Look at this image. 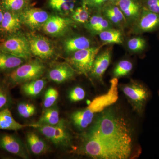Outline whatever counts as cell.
Returning a JSON list of instances; mask_svg holds the SVG:
<instances>
[{
  "label": "cell",
  "mask_w": 159,
  "mask_h": 159,
  "mask_svg": "<svg viewBox=\"0 0 159 159\" xmlns=\"http://www.w3.org/2000/svg\"><path fill=\"white\" fill-rule=\"evenodd\" d=\"M80 137L73 151L92 158L128 159L134 154L131 128L112 105L97 115Z\"/></svg>",
  "instance_id": "1"
},
{
  "label": "cell",
  "mask_w": 159,
  "mask_h": 159,
  "mask_svg": "<svg viewBox=\"0 0 159 159\" xmlns=\"http://www.w3.org/2000/svg\"><path fill=\"white\" fill-rule=\"evenodd\" d=\"M45 70V65L40 60H32L22 64L6 74L3 82L9 89L16 86L40 78Z\"/></svg>",
  "instance_id": "2"
},
{
  "label": "cell",
  "mask_w": 159,
  "mask_h": 159,
  "mask_svg": "<svg viewBox=\"0 0 159 159\" xmlns=\"http://www.w3.org/2000/svg\"><path fill=\"white\" fill-rule=\"evenodd\" d=\"M36 129L56 147L62 149L74 148L72 135L64 119H60L56 125H40Z\"/></svg>",
  "instance_id": "3"
},
{
  "label": "cell",
  "mask_w": 159,
  "mask_h": 159,
  "mask_svg": "<svg viewBox=\"0 0 159 159\" xmlns=\"http://www.w3.org/2000/svg\"><path fill=\"white\" fill-rule=\"evenodd\" d=\"M120 88L134 110L139 115H142L150 97L148 89L142 83L134 80L122 84Z\"/></svg>",
  "instance_id": "4"
},
{
  "label": "cell",
  "mask_w": 159,
  "mask_h": 159,
  "mask_svg": "<svg viewBox=\"0 0 159 159\" xmlns=\"http://www.w3.org/2000/svg\"><path fill=\"white\" fill-rule=\"evenodd\" d=\"M105 44L102 43L98 47H92L76 51L67 58L68 63L79 74L88 75L92 70L94 60Z\"/></svg>",
  "instance_id": "5"
},
{
  "label": "cell",
  "mask_w": 159,
  "mask_h": 159,
  "mask_svg": "<svg viewBox=\"0 0 159 159\" xmlns=\"http://www.w3.org/2000/svg\"><path fill=\"white\" fill-rule=\"evenodd\" d=\"M0 50L26 60L32 55L28 38L19 32L6 36L0 43Z\"/></svg>",
  "instance_id": "6"
},
{
  "label": "cell",
  "mask_w": 159,
  "mask_h": 159,
  "mask_svg": "<svg viewBox=\"0 0 159 159\" xmlns=\"http://www.w3.org/2000/svg\"><path fill=\"white\" fill-rule=\"evenodd\" d=\"M27 37L32 55L43 60L50 59L54 56L55 48L48 39L39 34H30Z\"/></svg>",
  "instance_id": "7"
},
{
  "label": "cell",
  "mask_w": 159,
  "mask_h": 159,
  "mask_svg": "<svg viewBox=\"0 0 159 159\" xmlns=\"http://www.w3.org/2000/svg\"><path fill=\"white\" fill-rule=\"evenodd\" d=\"M159 29V14L142 8L137 20L131 26V33L140 34L152 32Z\"/></svg>",
  "instance_id": "8"
},
{
  "label": "cell",
  "mask_w": 159,
  "mask_h": 159,
  "mask_svg": "<svg viewBox=\"0 0 159 159\" xmlns=\"http://www.w3.org/2000/svg\"><path fill=\"white\" fill-rule=\"evenodd\" d=\"M0 148L24 159L29 158L28 149L17 136L11 134H0Z\"/></svg>",
  "instance_id": "9"
},
{
  "label": "cell",
  "mask_w": 159,
  "mask_h": 159,
  "mask_svg": "<svg viewBox=\"0 0 159 159\" xmlns=\"http://www.w3.org/2000/svg\"><path fill=\"white\" fill-rule=\"evenodd\" d=\"M19 14L22 25L32 30L43 27L50 16L43 9L30 7L21 11Z\"/></svg>",
  "instance_id": "10"
},
{
  "label": "cell",
  "mask_w": 159,
  "mask_h": 159,
  "mask_svg": "<svg viewBox=\"0 0 159 159\" xmlns=\"http://www.w3.org/2000/svg\"><path fill=\"white\" fill-rule=\"evenodd\" d=\"M74 21L57 15H50L43 26L45 33L53 36L63 35L70 29Z\"/></svg>",
  "instance_id": "11"
},
{
  "label": "cell",
  "mask_w": 159,
  "mask_h": 159,
  "mask_svg": "<svg viewBox=\"0 0 159 159\" xmlns=\"http://www.w3.org/2000/svg\"><path fill=\"white\" fill-rule=\"evenodd\" d=\"M112 50V47H109L104 51L99 52L94 60L89 74L91 77L99 82H102L104 73L110 65Z\"/></svg>",
  "instance_id": "12"
},
{
  "label": "cell",
  "mask_w": 159,
  "mask_h": 159,
  "mask_svg": "<svg viewBox=\"0 0 159 159\" xmlns=\"http://www.w3.org/2000/svg\"><path fill=\"white\" fill-rule=\"evenodd\" d=\"M113 4L118 6L122 11L128 27H131L137 20L143 8L140 0H119Z\"/></svg>",
  "instance_id": "13"
},
{
  "label": "cell",
  "mask_w": 159,
  "mask_h": 159,
  "mask_svg": "<svg viewBox=\"0 0 159 159\" xmlns=\"http://www.w3.org/2000/svg\"><path fill=\"white\" fill-rule=\"evenodd\" d=\"M77 73L68 62L60 63L49 70L48 77L51 81L61 84L73 79Z\"/></svg>",
  "instance_id": "14"
},
{
  "label": "cell",
  "mask_w": 159,
  "mask_h": 159,
  "mask_svg": "<svg viewBox=\"0 0 159 159\" xmlns=\"http://www.w3.org/2000/svg\"><path fill=\"white\" fill-rule=\"evenodd\" d=\"M4 11L2 20L0 24V33L6 37L19 32L23 25L19 13Z\"/></svg>",
  "instance_id": "15"
},
{
  "label": "cell",
  "mask_w": 159,
  "mask_h": 159,
  "mask_svg": "<svg viewBox=\"0 0 159 159\" xmlns=\"http://www.w3.org/2000/svg\"><path fill=\"white\" fill-rule=\"evenodd\" d=\"M101 11L104 17L108 20L113 25L122 30L128 27L122 11L113 3H107L102 7Z\"/></svg>",
  "instance_id": "16"
},
{
  "label": "cell",
  "mask_w": 159,
  "mask_h": 159,
  "mask_svg": "<svg viewBox=\"0 0 159 159\" xmlns=\"http://www.w3.org/2000/svg\"><path fill=\"white\" fill-rule=\"evenodd\" d=\"M93 44L88 38L77 35L66 39L63 43V49L66 54L71 55L76 51L93 47Z\"/></svg>",
  "instance_id": "17"
},
{
  "label": "cell",
  "mask_w": 159,
  "mask_h": 159,
  "mask_svg": "<svg viewBox=\"0 0 159 159\" xmlns=\"http://www.w3.org/2000/svg\"><path fill=\"white\" fill-rule=\"evenodd\" d=\"M37 125L33 124H22L16 121L12 116L9 108L0 111V129L10 131H18L27 127L36 128Z\"/></svg>",
  "instance_id": "18"
},
{
  "label": "cell",
  "mask_w": 159,
  "mask_h": 159,
  "mask_svg": "<svg viewBox=\"0 0 159 159\" xmlns=\"http://www.w3.org/2000/svg\"><path fill=\"white\" fill-rule=\"evenodd\" d=\"M26 141L29 150L35 155H40L48 151V146L37 133L30 132L26 136Z\"/></svg>",
  "instance_id": "19"
},
{
  "label": "cell",
  "mask_w": 159,
  "mask_h": 159,
  "mask_svg": "<svg viewBox=\"0 0 159 159\" xmlns=\"http://www.w3.org/2000/svg\"><path fill=\"white\" fill-rule=\"evenodd\" d=\"M26 60L0 50V73L8 74L24 63Z\"/></svg>",
  "instance_id": "20"
},
{
  "label": "cell",
  "mask_w": 159,
  "mask_h": 159,
  "mask_svg": "<svg viewBox=\"0 0 159 159\" xmlns=\"http://www.w3.org/2000/svg\"><path fill=\"white\" fill-rule=\"evenodd\" d=\"M47 82L42 78L34 80L21 84L22 93L27 97L35 98L41 93L44 89Z\"/></svg>",
  "instance_id": "21"
},
{
  "label": "cell",
  "mask_w": 159,
  "mask_h": 159,
  "mask_svg": "<svg viewBox=\"0 0 159 159\" xmlns=\"http://www.w3.org/2000/svg\"><path fill=\"white\" fill-rule=\"evenodd\" d=\"M99 39L102 43L122 44L124 40V35L122 29L111 28L102 31L99 34Z\"/></svg>",
  "instance_id": "22"
},
{
  "label": "cell",
  "mask_w": 159,
  "mask_h": 159,
  "mask_svg": "<svg viewBox=\"0 0 159 159\" xmlns=\"http://www.w3.org/2000/svg\"><path fill=\"white\" fill-rule=\"evenodd\" d=\"M60 120L58 109L57 107H52L50 108H45L36 124L37 127L40 125H55L59 122Z\"/></svg>",
  "instance_id": "23"
},
{
  "label": "cell",
  "mask_w": 159,
  "mask_h": 159,
  "mask_svg": "<svg viewBox=\"0 0 159 159\" xmlns=\"http://www.w3.org/2000/svg\"><path fill=\"white\" fill-rule=\"evenodd\" d=\"M31 0H0V7L4 11L20 13L29 7Z\"/></svg>",
  "instance_id": "24"
},
{
  "label": "cell",
  "mask_w": 159,
  "mask_h": 159,
  "mask_svg": "<svg viewBox=\"0 0 159 159\" xmlns=\"http://www.w3.org/2000/svg\"><path fill=\"white\" fill-rule=\"evenodd\" d=\"M133 65L128 60H122L114 67L112 71L114 78H119L127 76L132 70Z\"/></svg>",
  "instance_id": "25"
},
{
  "label": "cell",
  "mask_w": 159,
  "mask_h": 159,
  "mask_svg": "<svg viewBox=\"0 0 159 159\" xmlns=\"http://www.w3.org/2000/svg\"><path fill=\"white\" fill-rule=\"evenodd\" d=\"M147 42L144 38L135 36L129 39L126 42L127 49L134 53H141L147 48Z\"/></svg>",
  "instance_id": "26"
},
{
  "label": "cell",
  "mask_w": 159,
  "mask_h": 159,
  "mask_svg": "<svg viewBox=\"0 0 159 159\" xmlns=\"http://www.w3.org/2000/svg\"><path fill=\"white\" fill-rule=\"evenodd\" d=\"M89 7L84 2H83L81 6L75 9L72 14V20L75 22L85 24L90 19Z\"/></svg>",
  "instance_id": "27"
},
{
  "label": "cell",
  "mask_w": 159,
  "mask_h": 159,
  "mask_svg": "<svg viewBox=\"0 0 159 159\" xmlns=\"http://www.w3.org/2000/svg\"><path fill=\"white\" fill-rule=\"evenodd\" d=\"M9 90V88L3 81H0V111L9 108L12 104V99Z\"/></svg>",
  "instance_id": "28"
},
{
  "label": "cell",
  "mask_w": 159,
  "mask_h": 159,
  "mask_svg": "<svg viewBox=\"0 0 159 159\" xmlns=\"http://www.w3.org/2000/svg\"><path fill=\"white\" fill-rule=\"evenodd\" d=\"M17 111L21 117L28 119L34 116L36 112V108L32 103L20 102L17 105Z\"/></svg>",
  "instance_id": "29"
},
{
  "label": "cell",
  "mask_w": 159,
  "mask_h": 159,
  "mask_svg": "<svg viewBox=\"0 0 159 159\" xmlns=\"http://www.w3.org/2000/svg\"><path fill=\"white\" fill-rule=\"evenodd\" d=\"M59 97V93L56 89L49 88L45 93L43 106L44 108H50L55 104Z\"/></svg>",
  "instance_id": "30"
},
{
  "label": "cell",
  "mask_w": 159,
  "mask_h": 159,
  "mask_svg": "<svg viewBox=\"0 0 159 159\" xmlns=\"http://www.w3.org/2000/svg\"><path fill=\"white\" fill-rule=\"evenodd\" d=\"M86 97V92L84 89L79 86L71 89L69 92L68 97L70 101L77 102L82 101Z\"/></svg>",
  "instance_id": "31"
},
{
  "label": "cell",
  "mask_w": 159,
  "mask_h": 159,
  "mask_svg": "<svg viewBox=\"0 0 159 159\" xmlns=\"http://www.w3.org/2000/svg\"><path fill=\"white\" fill-rule=\"evenodd\" d=\"M99 11V12L93 15L92 17L90 18L88 22L85 24V27L91 33L99 25L102 21L104 17L102 12Z\"/></svg>",
  "instance_id": "32"
},
{
  "label": "cell",
  "mask_w": 159,
  "mask_h": 159,
  "mask_svg": "<svg viewBox=\"0 0 159 159\" xmlns=\"http://www.w3.org/2000/svg\"><path fill=\"white\" fill-rule=\"evenodd\" d=\"M76 4V0L66 2L60 6L56 11L62 15L72 14L75 10Z\"/></svg>",
  "instance_id": "33"
},
{
  "label": "cell",
  "mask_w": 159,
  "mask_h": 159,
  "mask_svg": "<svg viewBox=\"0 0 159 159\" xmlns=\"http://www.w3.org/2000/svg\"><path fill=\"white\" fill-rule=\"evenodd\" d=\"M141 2L143 8L159 14V0H141Z\"/></svg>",
  "instance_id": "34"
},
{
  "label": "cell",
  "mask_w": 159,
  "mask_h": 159,
  "mask_svg": "<svg viewBox=\"0 0 159 159\" xmlns=\"http://www.w3.org/2000/svg\"><path fill=\"white\" fill-rule=\"evenodd\" d=\"M83 2L89 7L95 8L101 11L102 7L109 2V0H84Z\"/></svg>",
  "instance_id": "35"
},
{
  "label": "cell",
  "mask_w": 159,
  "mask_h": 159,
  "mask_svg": "<svg viewBox=\"0 0 159 159\" xmlns=\"http://www.w3.org/2000/svg\"><path fill=\"white\" fill-rule=\"evenodd\" d=\"M113 25L108 20L104 17L99 24V25L94 29L92 33L94 34H98L102 31L113 28Z\"/></svg>",
  "instance_id": "36"
},
{
  "label": "cell",
  "mask_w": 159,
  "mask_h": 159,
  "mask_svg": "<svg viewBox=\"0 0 159 159\" xmlns=\"http://www.w3.org/2000/svg\"><path fill=\"white\" fill-rule=\"evenodd\" d=\"M72 1L74 0H48V3L49 6L56 11L63 3Z\"/></svg>",
  "instance_id": "37"
},
{
  "label": "cell",
  "mask_w": 159,
  "mask_h": 159,
  "mask_svg": "<svg viewBox=\"0 0 159 159\" xmlns=\"http://www.w3.org/2000/svg\"><path fill=\"white\" fill-rule=\"evenodd\" d=\"M4 10L0 7V24L2 20L3 15H4Z\"/></svg>",
  "instance_id": "38"
},
{
  "label": "cell",
  "mask_w": 159,
  "mask_h": 159,
  "mask_svg": "<svg viewBox=\"0 0 159 159\" xmlns=\"http://www.w3.org/2000/svg\"><path fill=\"white\" fill-rule=\"evenodd\" d=\"M118 1H119V0H109V2L114 3Z\"/></svg>",
  "instance_id": "39"
}]
</instances>
